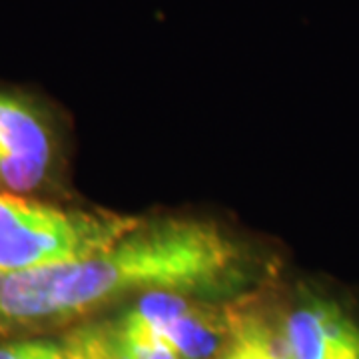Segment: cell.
Returning <instances> with one entry per match:
<instances>
[{
	"label": "cell",
	"instance_id": "obj_6",
	"mask_svg": "<svg viewBox=\"0 0 359 359\" xmlns=\"http://www.w3.org/2000/svg\"><path fill=\"white\" fill-rule=\"evenodd\" d=\"M65 339V359H106L98 323L76 327Z\"/></svg>",
	"mask_w": 359,
	"mask_h": 359
},
{
	"label": "cell",
	"instance_id": "obj_5",
	"mask_svg": "<svg viewBox=\"0 0 359 359\" xmlns=\"http://www.w3.org/2000/svg\"><path fill=\"white\" fill-rule=\"evenodd\" d=\"M0 359H65V339L0 341Z\"/></svg>",
	"mask_w": 359,
	"mask_h": 359
},
{
	"label": "cell",
	"instance_id": "obj_7",
	"mask_svg": "<svg viewBox=\"0 0 359 359\" xmlns=\"http://www.w3.org/2000/svg\"><path fill=\"white\" fill-rule=\"evenodd\" d=\"M321 359H359V323L349 313L335 327Z\"/></svg>",
	"mask_w": 359,
	"mask_h": 359
},
{
	"label": "cell",
	"instance_id": "obj_4",
	"mask_svg": "<svg viewBox=\"0 0 359 359\" xmlns=\"http://www.w3.org/2000/svg\"><path fill=\"white\" fill-rule=\"evenodd\" d=\"M214 359H292L283 321L254 309L230 311V337Z\"/></svg>",
	"mask_w": 359,
	"mask_h": 359
},
{
	"label": "cell",
	"instance_id": "obj_2",
	"mask_svg": "<svg viewBox=\"0 0 359 359\" xmlns=\"http://www.w3.org/2000/svg\"><path fill=\"white\" fill-rule=\"evenodd\" d=\"M140 219L98 210H68L0 194V269H28L98 254Z\"/></svg>",
	"mask_w": 359,
	"mask_h": 359
},
{
	"label": "cell",
	"instance_id": "obj_3",
	"mask_svg": "<svg viewBox=\"0 0 359 359\" xmlns=\"http://www.w3.org/2000/svg\"><path fill=\"white\" fill-rule=\"evenodd\" d=\"M56 166L58 138L46 110L0 86V194L32 198L50 186Z\"/></svg>",
	"mask_w": 359,
	"mask_h": 359
},
{
	"label": "cell",
	"instance_id": "obj_1",
	"mask_svg": "<svg viewBox=\"0 0 359 359\" xmlns=\"http://www.w3.org/2000/svg\"><path fill=\"white\" fill-rule=\"evenodd\" d=\"M252 269L244 245L210 219H140L102 252L58 264V321L126 295L230 292L252 278Z\"/></svg>",
	"mask_w": 359,
	"mask_h": 359
}]
</instances>
